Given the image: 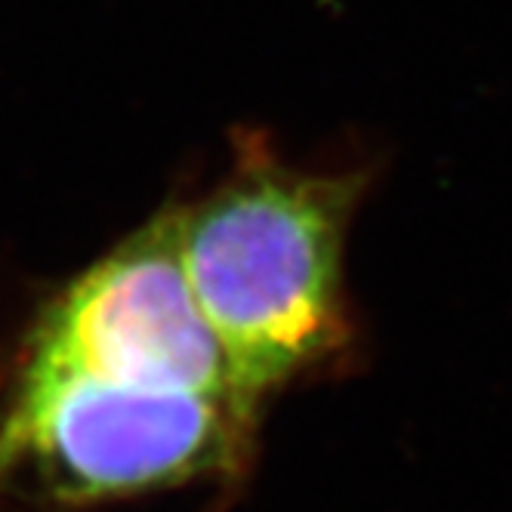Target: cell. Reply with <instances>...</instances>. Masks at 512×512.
I'll use <instances>...</instances> for the list:
<instances>
[{"instance_id":"cell-1","label":"cell","mask_w":512,"mask_h":512,"mask_svg":"<svg viewBox=\"0 0 512 512\" xmlns=\"http://www.w3.org/2000/svg\"><path fill=\"white\" fill-rule=\"evenodd\" d=\"M368 170L290 164L256 133L195 201H176L179 260L201 315L247 395L343 374L358 327L346 244Z\"/></svg>"},{"instance_id":"cell-3","label":"cell","mask_w":512,"mask_h":512,"mask_svg":"<svg viewBox=\"0 0 512 512\" xmlns=\"http://www.w3.org/2000/svg\"><path fill=\"white\" fill-rule=\"evenodd\" d=\"M10 368L136 389L247 395L182 269L176 204L50 294L19 337Z\"/></svg>"},{"instance_id":"cell-2","label":"cell","mask_w":512,"mask_h":512,"mask_svg":"<svg viewBox=\"0 0 512 512\" xmlns=\"http://www.w3.org/2000/svg\"><path fill=\"white\" fill-rule=\"evenodd\" d=\"M263 405L7 368L0 512H84L179 488L247 482Z\"/></svg>"}]
</instances>
